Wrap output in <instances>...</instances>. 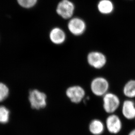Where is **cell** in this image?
I'll return each mask as SVG.
<instances>
[{
    "label": "cell",
    "mask_w": 135,
    "mask_h": 135,
    "mask_svg": "<svg viewBox=\"0 0 135 135\" xmlns=\"http://www.w3.org/2000/svg\"><path fill=\"white\" fill-rule=\"evenodd\" d=\"M103 108L105 112L110 114L115 113L120 106V98L114 93L108 92L102 97Z\"/></svg>",
    "instance_id": "6da1fadb"
},
{
    "label": "cell",
    "mask_w": 135,
    "mask_h": 135,
    "mask_svg": "<svg viewBox=\"0 0 135 135\" xmlns=\"http://www.w3.org/2000/svg\"><path fill=\"white\" fill-rule=\"evenodd\" d=\"M90 88L93 94L97 97H103L108 92L109 84L107 79L102 76L94 78L90 83Z\"/></svg>",
    "instance_id": "7a4b0ae2"
},
{
    "label": "cell",
    "mask_w": 135,
    "mask_h": 135,
    "mask_svg": "<svg viewBox=\"0 0 135 135\" xmlns=\"http://www.w3.org/2000/svg\"><path fill=\"white\" fill-rule=\"evenodd\" d=\"M105 128L112 134H117L120 133L122 128V123L118 115L112 114H110L106 119Z\"/></svg>",
    "instance_id": "3957f363"
},
{
    "label": "cell",
    "mask_w": 135,
    "mask_h": 135,
    "mask_svg": "<svg viewBox=\"0 0 135 135\" xmlns=\"http://www.w3.org/2000/svg\"><path fill=\"white\" fill-rule=\"evenodd\" d=\"M28 99L32 108L40 109L44 108L46 105V94L37 90L30 91Z\"/></svg>",
    "instance_id": "277c9868"
},
{
    "label": "cell",
    "mask_w": 135,
    "mask_h": 135,
    "mask_svg": "<svg viewBox=\"0 0 135 135\" xmlns=\"http://www.w3.org/2000/svg\"><path fill=\"white\" fill-rule=\"evenodd\" d=\"M74 11V4L69 0H62L56 8V12L64 19H68L72 17Z\"/></svg>",
    "instance_id": "5b68a950"
},
{
    "label": "cell",
    "mask_w": 135,
    "mask_h": 135,
    "mask_svg": "<svg viewBox=\"0 0 135 135\" xmlns=\"http://www.w3.org/2000/svg\"><path fill=\"white\" fill-rule=\"evenodd\" d=\"M87 60L90 66L97 69L103 68L107 62L105 55L97 51L90 52L88 56Z\"/></svg>",
    "instance_id": "8992f818"
},
{
    "label": "cell",
    "mask_w": 135,
    "mask_h": 135,
    "mask_svg": "<svg viewBox=\"0 0 135 135\" xmlns=\"http://www.w3.org/2000/svg\"><path fill=\"white\" fill-rule=\"evenodd\" d=\"M85 91L84 89L80 86H74L68 88L66 95L70 101L74 103H79L84 98Z\"/></svg>",
    "instance_id": "52a82bcc"
},
{
    "label": "cell",
    "mask_w": 135,
    "mask_h": 135,
    "mask_svg": "<svg viewBox=\"0 0 135 135\" xmlns=\"http://www.w3.org/2000/svg\"><path fill=\"white\" fill-rule=\"evenodd\" d=\"M68 28L72 34L80 36L85 31L86 26L82 19L79 18H74L69 21Z\"/></svg>",
    "instance_id": "ba28073f"
},
{
    "label": "cell",
    "mask_w": 135,
    "mask_h": 135,
    "mask_svg": "<svg viewBox=\"0 0 135 135\" xmlns=\"http://www.w3.org/2000/svg\"><path fill=\"white\" fill-rule=\"evenodd\" d=\"M122 113L127 120L135 119V103L131 99L124 101L122 107Z\"/></svg>",
    "instance_id": "9c48e42d"
},
{
    "label": "cell",
    "mask_w": 135,
    "mask_h": 135,
    "mask_svg": "<svg viewBox=\"0 0 135 135\" xmlns=\"http://www.w3.org/2000/svg\"><path fill=\"white\" fill-rule=\"evenodd\" d=\"M105 129V124L98 119H94L90 122L88 129L93 135H101Z\"/></svg>",
    "instance_id": "30bf717a"
},
{
    "label": "cell",
    "mask_w": 135,
    "mask_h": 135,
    "mask_svg": "<svg viewBox=\"0 0 135 135\" xmlns=\"http://www.w3.org/2000/svg\"><path fill=\"white\" fill-rule=\"evenodd\" d=\"M50 39L55 44H61L65 41L66 35L64 31L59 28H53L50 34Z\"/></svg>",
    "instance_id": "8fae6325"
},
{
    "label": "cell",
    "mask_w": 135,
    "mask_h": 135,
    "mask_svg": "<svg viewBox=\"0 0 135 135\" xmlns=\"http://www.w3.org/2000/svg\"><path fill=\"white\" fill-rule=\"evenodd\" d=\"M98 8L103 14H109L114 10V5L110 0H101L98 3Z\"/></svg>",
    "instance_id": "7c38bea8"
},
{
    "label": "cell",
    "mask_w": 135,
    "mask_h": 135,
    "mask_svg": "<svg viewBox=\"0 0 135 135\" xmlns=\"http://www.w3.org/2000/svg\"><path fill=\"white\" fill-rule=\"evenodd\" d=\"M122 92L129 99L135 98V80H129L124 86Z\"/></svg>",
    "instance_id": "4fadbf2b"
},
{
    "label": "cell",
    "mask_w": 135,
    "mask_h": 135,
    "mask_svg": "<svg viewBox=\"0 0 135 135\" xmlns=\"http://www.w3.org/2000/svg\"><path fill=\"white\" fill-rule=\"evenodd\" d=\"M9 111L4 106H0V123H5L9 119Z\"/></svg>",
    "instance_id": "5bb4252c"
},
{
    "label": "cell",
    "mask_w": 135,
    "mask_h": 135,
    "mask_svg": "<svg viewBox=\"0 0 135 135\" xmlns=\"http://www.w3.org/2000/svg\"><path fill=\"white\" fill-rule=\"evenodd\" d=\"M9 89L5 84L0 83V102L3 101L8 97Z\"/></svg>",
    "instance_id": "9a60e30c"
},
{
    "label": "cell",
    "mask_w": 135,
    "mask_h": 135,
    "mask_svg": "<svg viewBox=\"0 0 135 135\" xmlns=\"http://www.w3.org/2000/svg\"><path fill=\"white\" fill-rule=\"evenodd\" d=\"M17 1L21 6L29 8H32L36 4L37 0H17Z\"/></svg>",
    "instance_id": "2e32d148"
},
{
    "label": "cell",
    "mask_w": 135,
    "mask_h": 135,
    "mask_svg": "<svg viewBox=\"0 0 135 135\" xmlns=\"http://www.w3.org/2000/svg\"><path fill=\"white\" fill-rule=\"evenodd\" d=\"M128 135H135V129L132 130Z\"/></svg>",
    "instance_id": "e0dca14e"
}]
</instances>
